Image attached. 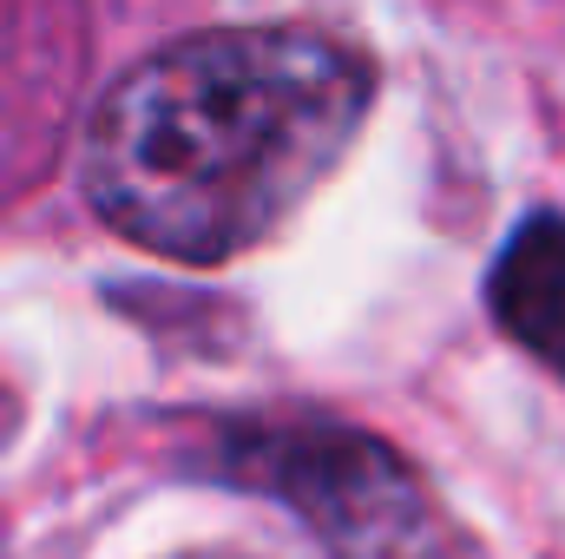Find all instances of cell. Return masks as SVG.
Here are the masks:
<instances>
[{"label":"cell","mask_w":565,"mask_h":559,"mask_svg":"<svg viewBox=\"0 0 565 559\" xmlns=\"http://www.w3.org/2000/svg\"><path fill=\"white\" fill-rule=\"evenodd\" d=\"M375 73L309 27H231L139 60L93 113V211L158 257L224 264L264 244L362 133Z\"/></svg>","instance_id":"1"},{"label":"cell","mask_w":565,"mask_h":559,"mask_svg":"<svg viewBox=\"0 0 565 559\" xmlns=\"http://www.w3.org/2000/svg\"><path fill=\"white\" fill-rule=\"evenodd\" d=\"M224 487L296 514L329 559H460L422 474L369 428L322 415H257L217 434Z\"/></svg>","instance_id":"2"},{"label":"cell","mask_w":565,"mask_h":559,"mask_svg":"<svg viewBox=\"0 0 565 559\" xmlns=\"http://www.w3.org/2000/svg\"><path fill=\"white\" fill-rule=\"evenodd\" d=\"M487 309L526 356H540L546 369L565 376V218L559 211H540L507 238V251H500V264L487 277Z\"/></svg>","instance_id":"3"},{"label":"cell","mask_w":565,"mask_h":559,"mask_svg":"<svg viewBox=\"0 0 565 559\" xmlns=\"http://www.w3.org/2000/svg\"><path fill=\"white\" fill-rule=\"evenodd\" d=\"M0 415H7V402H0Z\"/></svg>","instance_id":"4"}]
</instances>
